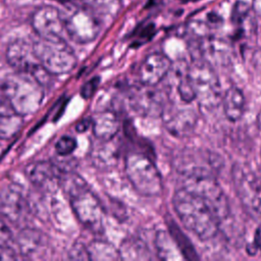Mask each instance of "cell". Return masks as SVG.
Returning a JSON list of instances; mask_svg holds the SVG:
<instances>
[{"instance_id":"obj_1","label":"cell","mask_w":261,"mask_h":261,"mask_svg":"<svg viewBox=\"0 0 261 261\" xmlns=\"http://www.w3.org/2000/svg\"><path fill=\"white\" fill-rule=\"evenodd\" d=\"M172 204L185 227L200 240L206 241L215 237L219 221L200 196L181 187L175 191Z\"/></svg>"},{"instance_id":"obj_2","label":"cell","mask_w":261,"mask_h":261,"mask_svg":"<svg viewBox=\"0 0 261 261\" xmlns=\"http://www.w3.org/2000/svg\"><path fill=\"white\" fill-rule=\"evenodd\" d=\"M62 186L77 220L93 233L101 234L104 230L105 212L97 196L76 173L70 175Z\"/></svg>"},{"instance_id":"obj_3","label":"cell","mask_w":261,"mask_h":261,"mask_svg":"<svg viewBox=\"0 0 261 261\" xmlns=\"http://www.w3.org/2000/svg\"><path fill=\"white\" fill-rule=\"evenodd\" d=\"M1 91L12 109L22 116L38 111L44 97V86L24 72L15 71L7 75Z\"/></svg>"},{"instance_id":"obj_4","label":"cell","mask_w":261,"mask_h":261,"mask_svg":"<svg viewBox=\"0 0 261 261\" xmlns=\"http://www.w3.org/2000/svg\"><path fill=\"white\" fill-rule=\"evenodd\" d=\"M125 173L135 188L143 196L154 197L162 193V178L152 160L139 152L128 153L125 157Z\"/></svg>"},{"instance_id":"obj_5","label":"cell","mask_w":261,"mask_h":261,"mask_svg":"<svg viewBox=\"0 0 261 261\" xmlns=\"http://www.w3.org/2000/svg\"><path fill=\"white\" fill-rule=\"evenodd\" d=\"M34 43L40 64L51 74H65L76 65V56L63 38H41Z\"/></svg>"},{"instance_id":"obj_6","label":"cell","mask_w":261,"mask_h":261,"mask_svg":"<svg viewBox=\"0 0 261 261\" xmlns=\"http://www.w3.org/2000/svg\"><path fill=\"white\" fill-rule=\"evenodd\" d=\"M182 188L200 196L209 206L218 221H222L229 212L228 201L214 173H194L181 175Z\"/></svg>"},{"instance_id":"obj_7","label":"cell","mask_w":261,"mask_h":261,"mask_svg":"<svg viewBox=\"0 0 261 261\" xmlns=\"http://www.w3.org/2000/svg\"><path fill=\"white\" fill-rule=\"evenodd\" d=\"M187 75L192 85L195 98L206 108H215L221 99V87L217 74L208 62L197 61L187 68Z\"/></svg>"},{"instance_id":"obj_8","label":"cell","mask_w":261,"mask_h":261,"mask_svg":"<svg viewBox=\"0 0 261 261\" xmlns=\"http://www.w3.org/2000/svg\"><path fill=\"white\" fill-rule=\"evenodd\" d=\"M232 180L237 195L252 218L261 220V180L248 166L236 164L232 168Z\"/></svg>"},{"instance_id":"obj_9","label":"cell","mask_w":261,"mask_h":261,"mask_svg":"<svg viewBox=\"0 0 261 261\" xmlns=\"http://www.w3.org/2000/svg\"><path fill=\"white\" fill-rule=\"evenodd\" d=\"M63 17L65 33L75 43H90L101 31V22L96 12L86 6L79 7Z\"/></svg>"},{"instance_id":"obj_10","label":"cell","mask_w":261,"mask_h":261,"mask_svg":"<svg viewBox=\"0 0 261 261\" xmlns=\"http://www.w3.org/2000/svg\"><path fill=\"white\" fill-rule=\"evenodd\" d=\"M129 104L134 111L145 116H158L165 111L163 93L155 86L141 84L130 90Z\"/></svg>"},{"instance_id":"obj_11","label":"cell","mask_w":261,"mask_h":261,"mask_svg":"<svg viewBox=\"0 0 261 261\" xmlns=\"http://www.w3.org/2000/svg\"><path fill=\"white\" fill-rule=\"evenodd\" d=\"M6 60L17 72L34 74L42 65L35 52L34 43L24 39L10 42L6 48Z\"/></svg>"},{"instance_id":"obj_12","label":"cell","mask_w":261,"mask_h":261,"mask_svg":"<svg viewBox=\"0 0 261 261\" xmlns=\"http://www.w3.org/2000/svg\"><path fill=\"white\" fill-rule=\"evenodd\" d=\"M32 27L41 38H63L64 17L52 5H43L35 10L31 19Z\"/></svg>"},{"instance_id":"obj_13","label":"cell","mask_w":261,"mask_h":261,"mask_svg":"<svg viewBox=\"0 0 261 261\" xmlns=\"http://www.w3.org/2000/svg\"><path fill=\"white\" fill-rule=\"evenodd\" d=\"M24 172L32 185L42 192H54L60 187L62 169L54 162H33L25 167Z\"/></svg>"},{"instance_id":"obj_14","label":"cell","mask_w":261,"mask_h":261,"mask_svg":"<svg viewBox=\"0 0 261 261\" xmlns=\"http://www.w3.org/2000/svg\"><path fill=\"white\" fill-rule=\"evenodd\" d=\"M171 61L159 52H154L145 57L139 68L140 83L147 86H156L170 71Z\"/></svg>"},{"instance_id":"obj_15","label":"cell","mask_w":261,"mask_h":261,"mask_svg":"<svg viewBox=\"0 0 261 261\" xmlns=\"http://www.w3.org/2000/svg\"><path fill=\"white\" fill-rule=\"evenodd\" d=\"M121 145L117 137L97 141L92 145L90 150V159L92 164L99 169H110L114 167L120 156Z\"/></svg>"},{"instance_id":"obj_16","label":"cell","mask_w":261,"mask_h":261,"mask_svg":"<svg viewBox=\"0 0 261 261\" xmlns=\"http://www.w3.org/2000/svg\"><path fill=\"white\" fill-rule=\"evenodd\" d=\"M30 212V205L20 192L7 188L0 195V213L10 222L20 224Z\"/></svg>"},{"instance_id":"obj_17","label":"cell","mask_w":261,"mask_h":261,"mask_svg":"<svg viewBox=\"0 0 261 261\" xmlns=\"http://www.w3.org/2000/svg\"><path fill=\"white\" fill-rule=\"evenodd\" d=\"M17 247L20 253L31 259L43 258L49 248L47 237L35 228H23L16 239Z\"/></svg>"},{"instance_id":"obj_18","label":"cell","mask_w":261,"mask_h":261,"mask_svg":"<svg viewBox=\"0 0 261 261\" xmlns=\"http://www.w3.org/2000/svg\"><path fill=\"white\" fill-rule=\"evenodd\" d=\"M197 121L196 113L193 109H176L167 111L165 125L169 133L174 136H187L193 132Z\"/></svg>"},{"instance_id":"obj_19","label":"cell","mask_w":261,"mask_h":261,"mask_svg":"<svg viewBox=\"0 0 261 261\" xmlns=\"http://www.w3.org/2000/svg\"><path fill=\"white\" fill-rule=\"evenodd\" d=\"M91 121L93 134L96 139L107 140L114 138L120 128L118 116L111 110H103L95 113Z\"/></svg>"},{"instance_id":"obj_20","label":"cell","mask_w":261,"mask_h":261,"mask_svg":"<svg viewBox=\"0 0 261 261\" xmlns=\"http://www.w3.org/2000/svg\"><path fill=\"white\" fill-rule=\"evenodd\" d=\"M22 124V115L15 112L5 98L4 101L0 100V139H12L19 133Z\"/></svg>"},{"instance_id":"obj_21","label":"cell","mask_w":261,"mask_h":261,"mask_svg":"<svg viewBox=\"0 0 261 261\" xmlns=\"http://www.w3.org/2000/svg\"><path fill=\"white\" fill-rule=\"evenodd\" d=\"M222 106L226 118L233 122L238 121L245 110V96L242 91L236 87L226 90L222 98Z\"/></svg>"},{"instance_id":"obj_22","label":"cell","mask_w":261,"mask_h":261,"mask_svg":"<svg viewBox=\"0 0 261 261\" xmlns=\"http://www.w3.org/2000/svg\"><path fill=\"white\" fill-rule=\"evenodd\" d=\"M119 256L122 260H145L150 259L147 245L138 238L125 239L119 249Z\"/></svg>"},{"instance_id":"obj_23","label":"cell","mask_w":261,"mask_h":261,"mask_svg":"<svg viewBox=\"0 0 261 261\" xmlns=\"http://www.w3.org/2000/svg\"><path fill=\"white\" fill-rule=\"evenodd\" d=\"M155 248L160 259H179V255H182L172 236L166 231L157 232L155 238Z\"/></svg>"},{"instance_id":"obj_24","label":"cell","mask_w":261,"mask_h":261,"mask_svg":"<svg viewBox=\"0 0 261 261\" xmlns=\"http://www.w3.org/2000/svg\"><path fill=\"white\" fill-rule=\"evenodd\" d=\"M88 253L90 260H118L120 259L119 251L111 243L95 240L88 246Z\"/></svg>"},{"instance_id":"obj_25","label":"cell","mask_w":261,"mask_h":261,"mask_svg":"<svg viewBox=\"0 0 261 261\" xmlns=\"http://www.w3.org/2000/svg\"><path fill=\"white\" fill-rule=\"evenodd\" d=\"M169 230H170V234L172 236V238L174 239L175 243L177 244L182 256L185 259H192L195 260L197 259V254L193 248V246L191 245V243L189 242V240H187L186 236L176 227V225H169Z\"/></svg>"},{"instance_id":"obj_26","label":"cell","mask_w":261,"mask_h":261,"mask_svg":"<svg viewBox=\"0 0 261 261\" xmlns=\"http://www.w3.org/2000/svg\"><path fill=\"white\" fill-rule=\"evenodd\" d=\"M76 146L77 144L74 138L69 136H62L55 143V151L60 156H67L75 150Z\"/></svg>"},{"instance_id":"obj_27","label":"cell","mask_w":261,"mask_h":261,"mask_svg":"<svg viewBox=\"0 0 261 261\" xmlns=\"http://www.w3.org/2000/svg\"><path fill=\"white\" fill-rule=\"evenodd\" d=\"M68 258L71 260H90L87 246L80 243L74 244L68 252Z\"/></svg>"},{"instance_id":"obj_28","label":"cell","mask_w":261,"mask_h":261,"mask_svg":"<svg viewBox=\"0 0 261 261\" xmlns=\"http://www.w3.org/2000/svg\"><path fill=\"white\" fill-rule=\"evenodd\" d=\"M248 12V7L245 2L243 1H237L232 7L231 12V20L233 23H241L243 21V18L246 16Z\"/></svg>"},{"instance_id":"obj_29","label":"cell","mask_w":261,"mask_h":261,"mask_svg":"<svg viewBox=\"0 0 261 261\" xmlns=\"http://www.w3.org/2000/svg\"><path fill=\"white\" fill-rule=\"evenodd\" d=\"M12 232L4 220L0 218V247H9L12 242Z\"/></svg>"},{"instance_id":"obj_30","label":"cell","mask_w":261,"mask_h":261,"mask_svg":"<svg viewBox=\"0 0 261 261\" xmlns=\"http://www.w3.org/2000/svg\"><path fill=\"white\" fill-rule=\"evenodd\" d=\"M98 84H99V79L98 77H94V79L90 80L89 82H87L82 88V91H81L82 96L85 99L91 98L94 95V93H95V91L98 87Z\"/></svg>"},{"instance_id":"obj_31","label":"cell","mask_w":261,"mask_h":261,"mask_svg":"<svg viewBox=\"0 0 261 261\" xmlns=\"http://www.w3.org/2000/svg\"><path fill=\"white\" fill-rule=\"evenodd\" d=\"M253 246H254V249L261 251V224L255 230Z\"/></svg>"},{"instance_id":"obj_32","label":"cell","mask_w":261,"mask_h":261,"mask_svg":"<svg viewBox=\"0 0 261 261\" xmlns=\"http://www.w3.org/2000/svg\"><path fill=\"white\" fill-rule=\"evenodd\" d=\"M257 125H258L259 129L261 130V110H260V112L258 114V117H257Z\"/></svg>"},{"instance_id":"obj_33","label":"cell","mask_w":261,"mask_h":261,"mask_svg":"<svg viewBox=\"0 0 261 261\" xmlns=\"http://www.w3.org/2000/svg\"><path fill=\"white\" fill-rule=\"evenodd\" d=\"M197 1H200V0H188V2H197Z\"/></svg>"}]
</instances>
